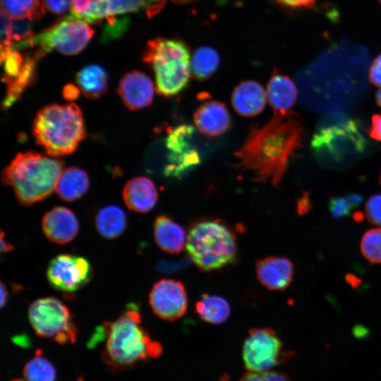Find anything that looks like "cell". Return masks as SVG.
I'll list each match as a JSON object with an SVG mask.
<instances>
[{
  "label": "cell",
  "mask_w": 381,
  "mask_h": 381,
  "mask_svg": "<svg viewBox=\"0 0 381 381\" xmlns=\"http://www.w3.org/2000/svg\"><path fill=\"white\" fill-rule=\"evenodd\" d=\"M153 234L157 246L168 253H181L186 243L184 228L166 215H159L155 219Z\"/></svg>",
  "instance_id": "cell-21"
},
{
  "label": "cell",
  "mask_w": 381,
  "mask_h": 381,
  "mask_svg": "<svg viewBox=\"0 0 381 381\" xmlns=\"http://www.w3.org/2000/svg\"><path fill=\"white\" fill-rule=\"evenodd\" d=\"M44 56L37 49L26 54L20 73L16 78L6 83V97L4 102L5 107L11 106L20 97L23 91L33 83L37 63Z\"/></svg>",
  "instance_id": "cell-25"
},
{
  "label": "cell",
  "mask_w": 381,
  "mask_h": 381,
  "mask_svg": "<svg viewBox=\"0 0 381 381\" xmlns=\"http://www.w3.org/2000/svg\"><path fill=\"white\" fill-rule=\"evenodd\" d=\"M171 1L177 4H188L190 3H193L196 1L197 0H171Z\"/></svg>",
  "instance_id": "cell-47"
},
{
  "label": "cell",
  "mask_w": 381,
  "mask_h": 381,
  "mask_svg": "<svg viewBox=\"0 0 381 381\" xmlns=\"http://www.w3.org/2000/svg\"><path fill=\"white\" fill-rule=\"evenodd\" d=\"M193 120L199 131L210 137L222 135L231 126L227 108L218 101H208L202 104L195 111Z\"/></svg>",
  "instance_id": "cell-17"
},
{
  "label": "cell",
  "mask_w": 381,
  "mask_h": 381,
  "mask_svg": "<svg viewBox=\"0 0 381 381\" xmlns=\"http://www.w3.org/2000/svg\"><path fill=\"white\" fill-rule=\"evenodd\" d=\"M127 225L125 212L119 206L107 205L100 209L95 217L98 233L107 239H114L124 232Z\"/></svg>",
  "instance_id": "cell-26"
},
{
  "label": "cell",
  "mask_w": 381,
  "mask_h": 381,
  "mask_svg": "<svg viewBox=\"0 0 381 381\" xmlns=\"http://www.w3.org/2000/svg\"><path fill=\"white\" fill-rule=\"evenodd\" d=\"M267 93L256 81L246 80L239 83L234 90L231 103L235 111L243 116L259 114L265 108Z\"/></svg>",
  "instance_id": "cell-19"
},
{
  "label": "cell",
  "mask_w": 381,
  "mask_h": 381,
  "mask_svg": "<svg viewBox=\"0 0 381 381\" xmlns=\"http://www.w3.org/2000/svg\"><path fill=\"white\" fill-rule=\"evenodd\" d=\"M267 98L274 113L291 111L298 97L295 83L287 75L275 73L267 86Z\"/></svg>",
  "instance_id": "cell-22"
},
{
  "label": "cell",
  "mask_w": 381,
  "mask_h": 381,
  "mask_svg": "<svg viewBox=\"0 0 381 381\" xmlns=\"http://www.w3.org/2000/svg\"><path fill=\"white\" fill-rule=\"evenodd\" d=\"M369 78L372 84L381 87V53L375 58L372 63Z\"/></svg>",
  "instance_id": "cell-38"
},
{
  "label": "cell",
  "mask_w": 381,
  "mask_h": 381,
  "mask_svg": "<svg viewBox=\"0 0 381 381\" xmlns=\"http://www.w3.org/2000/svg\"><path fill=\"white\" fill-rule=\"evenodd\" d=\"M375 102L378 107H381V88L375 94Z\"/></svg>",
  "instance_id": "cell-46"
},
{
  "label": "cell",
  "mask_w": 381,
  "mask_h": 381,
  "mask_svg": "<svg viewBox=\"0 0 381 381\" xmlns=\"http://www.w3.org/2000/svg\"><path fill=\"white\" fill-rule=\"evenodd\" d=\"M23 376L25 381H54L56 370L49 360L39 355L25 365Z\"/></svg>",
  "instance_id": "cell-31"
},
{
  "label": "cell",
  "mask_w": 381,
  "mask_h": 381,
  "mask_svg": "<svg viewBox=\"0 0 381 381\" xmlns=\"http://www.w3.org/2000/svg\"><path fill=\"white\" fill-rule=\"evenodd\" d=\"M346 197L354 208L358 207L363 202V196L358 193H351Z\"/></svg>",
  "instance_id": "cell-43"
},
{
  "label": "cell",
  "mask_w": 381,
  "mask_h": 381,
  "mask_svg": "<svg viewBox=\"0 0 381 381\" xmlns=\"http://www.w3.org/2000/svg\"><path fill=\"white\" fill-rule=\"evenodd\" d=\"M195 312L202 320L217 325L229 318L231 308L228 301L217 295L202 294L195 303Z\"/></svg>",
  "instance_id": "cell-28"
},
{
  "label": "cell",
  "mask_w": 381,
  "mask_h": 381,
  "mask_svg": "<svg viewBox=\"0 0 381 381\" xmlns=\"http://www.w3.org/2000/svg\"><path fill=\"white\" fill-rule=\"evenodd\" d=\"M257 278L261 284L272 291H284L292 282L294 268L285 257L269 256L255 263Z\"/></svg>",
  "instance_id": "cell-16"
},
{
  "label": "cell",
  "mask_w": 381,
  "mask_h": 381,
  "mask_svg": "<svg viewBox=\"0 0 381 381\" xmlns=\"http://www.w3.org/2000/svg\"><path fill=\"white\" fill-rule=\"evenodd\" d=\"M278 4L290 8H312L317 0H274Z\"/></svg>",
  "instance_id": "cell-39"
},
{
  "label": "cell",
  "mask_w": 381,
  "mask_h": 381,
  "mask_svg": "<svg viewBox=\"0 0 381 381\" xmlns=\"http://www.w3.org/2000/svg\"><path fill=\"white\" fill-rule=\"evenodd\" d=\"M143 59L152 68L160 95L174 96L188 85L191 73L190 53L182 40L165 37L149 40Z\"/></svg>",
  "instance_id": "cell-6"
},
{
  "label": "cell",
  "mask_w": 381,
  "mask_h": 381,
  "mask_svg": "<svg viewBox=\"0 0 381 381\" xmlns=\"http://www.w3.org/2000/svg\"><path fill=\"white\" fill-rule=\"evenodd\" d=\"M219 63V55L215 49L207 46L200 47L190 60L191 73L198 80L208 79L216 72Z\"/></svg>",
  "instance_id": "cell-29"
},
{
  "label": "cell",
  "mask_w": 381,
  "mask_h": 381,
  "mask_svg": "<svg viewBox=\"0 0 381 381\" xmlns=\"http://www.w3.org/2000/svg\"><path fill=\"white\" fill-rule=\"evenodd\" d=\"M304 135V127L292 111L274 113L264 124L250 129L244 142L234 152L238 166L253 180L277 186L301 146Z\"/></svg>",
  "instance_id": "cell-1"
},
{
  "label": "cell",
  "mask_w": 381,
  "mask_h": 381,
  "mask_svg": "<svg viewBox=\"0 0 381 381\" xmlns=\"http://www.w3.org/2000/svg\"><path fill=\"white\" fill-rule=\"evenodd\" d=\"M32 132L38 145L53 157L72 153L86 136L82 111L74 103L44 107L34 119Z\"/></svg>",
  "instance_id": "cell-4"
},
{
  "label": "cell",
  "mask_w": 381,
  "mask_h": 381,
  "mask_svg": "<svg viewBox=\"0 0 381 381\" xmlns=\"http://www.w3.org/2000/svg\"><path fill=\"white\" fill-rule=\"evenodd\" d=\"M89 185L87 174L80 168L71 167L62 170L55 190L63 200L73 202L87 192Z\"/></svg>",
  "instance_id": "cell-24"
},
{
  "label": "cell",
  "mask_w": 381,
  "mask_h": 381,
  "mask_svg": "<svg viewBox=\"0 0 381 381\" xmlns=\"http://www.w3.org/2000/svg\"><path fill=\"white\" fill-rule=\"evenodd\" d=\"M149 302L156 315L167 321L176 320L187 310L186 288L180 281L160 279L153 285L149 294Z\"/></svg>",
  "instance_id": "cell-13"
},
{
  "label": "cell",
  "mask_w": 381,
  "mask_h": 381,
  "mask_svg": "<svg viewBox=\"0 0 381 381\" xmlns=\"http://www.w3.org/2000/svg\"><path fill=\"white\" fill-rule=\"evenodd\" d=\"M328 209L334 218L340 219L351 214V212L354 207L347 197L334 196L329 200Z\"/></svg>",
  "instance_id": "cell-34"
},
{
  "label": "cell",
  "mask_w": 381,
  "mask_h": 381,
  "mask_svg": "<svg viewBox=\"0 0 381 381\" xmlns=\"http://www.w3.org/2000/svg\"><path fill=\"white\" fill-rule=\"evenodd\" d=\"M1 13L14 19H39L44 13L40 0H1Z\"/></svg>",
  "instance_id": "cell-30"
},
{
  "label": "cell",
  "mask_w": 381,
  "mask_h": 381,
  "mask_svg": "<svg viewBox=\"0 0 381 381\" xmlns=\"http://www.w3.org/2000/svg\"><path fill=\"white\" fill-rule=\"evenodd\" d=\"M165 0H102V18L111 24L118 15L144 11L147 17H153L164 8Z\"/></svg>",
  "instance_id": "cell-23"
},
{
  "label": "cell",
  "mask_w": 381,
  "mask_h": 381,
  "mask_svg": "<svg viewBox=\"0 0 381 381\" xmlns=\"http://www.w3.org/2000/svg\"><path fill=\"white\" fill-rule=\"evenodd\" d=\"M117 91L126 107L138 110L152 104L155 85L145 73L133 71L121 79Z\"/></svg>",
  "instance_id": "cell-14"
},
{
  "label": "cell",
  "mask_w": 381,
  "mask_h": 381,
  "mask_svg": "<svg viewBox=\"0 0 381 381\" xmlns=\"http://www.w3.org/2000/svg\"><path fill=\"white\" fill-rule=\"evenodd\" d=\"M102 0H72L71 15L87 23L102 20Z\"/></svg>",
  "instance_id": "cell-33"
},
{
  "label": "cell",
  "mask_w": 381,
  "mask_h": 381,
  "mask_svg": "<svg viewBox=\"0 0 381 381\" xmlns=\"http://www.w3.org/2000/svg\"><path fill=\"white\" fill-rule=\"evenodd\" d=\"M238 381H291V380L286 374L271 370L261 372L247 371Z\"/></svg>",
  "instance_id": "cell-35"
},
{
  "label": "cell",
  "mask_w": 381,
  "mask_h": 381,
  "mask_svg": "<svg viewBox=\"0 0 381 381\" xmlns=\"http://www.w3.org/2000/svg\"><path fill=\"white\" fill-rule=\"evenodd\" d=\"M379 183L381 186V170H380V175H379Z\"/></svg>",
  "instance_id": "cell-48"
},
{
  "label": "cell",
  "mask_w": 381,
  "mask_h": 381,
  "mask_svg": "<svg viewBox=\"0 0 381 381\" xmlns=\"http://www.w3.org/2000/svg\"><path fill=\"white\" fill-rule=\"evenodd\" d=\"M42 229L45 236L52 243L66 244L77 236L79 223L71 210L64 206H56L43 216Z\"/></svg>",
  "instance_id": "cell-15"
},
{
  "label": "cell",
  "mask_w": 381,
  "mask_h": 381,
  "mask_svg": "<svg viewBox=\"0 0 381 381\" xmlns=\"http://www.w3.org/2000/svg\"><path fill=\"white\" fill-rule=\"evenodd\" d=\"M193 133L191 126L180 125L168 134L165 141L168 152L165 175L181 176L200 164V154L191 141Z\"/></svg>",
  "instance_id": "cell-12"
},
{
  "label": "cell",
  "mask_w": 381,
  "mask_h": 381,
  "mask_svg": "<svg viewBox=\"0 0 381 381\" xmlns=\"http://www.w3.org/2000/svg\"><path fill=\"white\" fill-rule=\"evenodd\" d=\"M303 198L299 200L298 203V212L299 214H304L310 209V200L308 196H303Z\"/></svg>",
  "instance_id": "cell-42"
},
{
  "label": "cell",
  "mask_w": 381,
  "mask_h": 381,
  "mask_svg": "<svg viewBox=\"0 0 381 381\" xmlns=\"http://www.w3.org/2000/svg\"><path fill=\"white\" fill-rule=\"evenodd\" d=\"M379 4L381 5V0H377Z\"/></svg>",
  "instance_id": "cell-50"
},
{
  "label": "cell",
  "mask_w": 381,
  "mask_h": 381,
  "mask_svg": "<svg viewBox=\"0 0 381 381\" xmlns=\"http://www.w3.org/2000/svg\"><path fill=\"white\" fill-rule=\"evenodd\" d=\"M311 147L318 155L341 162L349 156L364 152L367 140L357 120L341 119L321 125L313 135Z\"/></svg>",
  "instance_id": "cell-7"
},
{
  "label": "cell",
  "mask_w": 381,
  "mask_h": 381,
  "mask_svg": "<svg viewBox=\"0 0 381 381\" xmlns=\"http://www.w3.org/2000/svg\"><path fill=\"white\" fill-rule=\"evenodd\" d=\"M122 194L127 207L138 213L148 212L158 200L155 185L145 176H136L129 180L125 184Z\"/></svg>",
  "instance_id": "cell-18"
},
{
  "label": "cell",
  "mask_w": 381,
  "mask_h": 381,
  "mask_svg": "<svg viewBox=\"0 0 381 381\" xmlns=\"http://www.w3.org/2000/svg\"><path fill=\"white\" fill-rule=\"evenodd\" d=\"M46 275L53 289L65 294H73L90 282L92 269L84 257L63 253L51 260Z\"/></svg>",
  "instance_id": "cell-11"
},
{
  "label": "cell",
  "mask_w": 381,
  "mask_h": 381,
  "mask_svg": "<svg viewBox=\"0 0 381 381\" xmlns=\"http://www.w3.org/2000/svg\"><path fill=\"white\" fill-rule=\"evenodd\" d=\"M28 19H14L1 13V49L20 51L34 47L35 35Z\"/></svg>",
  "instance_id": "cell-20"
},
{
  "label": "cell",
  "mask_w": 381,
  "mask_h": 381,
  "mask_svg": "<svg viewBox=\"0 0 381 381\" xmlns=\"http://www.w3.org/2000/svg\"><path fill=\"white\" fill-rule=\"evenodd\" d=\"M72 0H42L44 8L48 11L56 14H65L71 9Z\"/></svg>",
  "instance_id": "cell-37"
},
{
  "label": "cell",
  "mask_w": 381,
  "mask_h": 381,
  "mask_svg": "<svg viewBox=\"0 0 381 381\" xmlns=\"http://www.w3.org/2000/svg\"><path fill=\"white\" fill-rule=\"evenodd\" d=\"M28 318L36 334L59 344L75 342L76 327L68 308L59 299L45 297L34 301Z\"/></svg>",
  "instance_id": "cell-8"
},
{
  "label": "cell",
  "mask_w": 381,
  "mask_h": 381,
  "mask_svg": "<svg viewBox=\"0 0 381 381\" xmlns=\"http://www.w3.org/2000/svg\"><path fill=\"white\" fill-rule=\"evenodd\" d=\"M94 34L88 23L69 15L35 37L34 47L44 55L55 50L75 55L88 44Z\"/></svg>",
  "instance_id": "cell-9"
},
{
  "label": "cell",
  "mask_w": 381,
  "mask_h": 381,
  "mask_svg": "<svg viewBox=\"0 0 381 381\" xmlns=\"http://www.w3.org/2000/svg\"><path fill=\"white\" fill-rule=\"evenodd\" d=\"M291 356L284 351L277 332L270 327L250 329L243 342L242 358L248 371L271 370Z\"/></svg>",
  "instance_id": "cell-10"
},
{
  "label": "cell",
  "mask_w": 381,
  "mask_h": 381,
  "mask_svg": "<svg viewBox=\"0 0 381 381\" xmlns=\"http://www.w3.org/2000/svg\"><path fill=\"white\" fill-rule=\"evenodd\" d=\"M368 220L377 226H381V194L371 195L365 206Z\"/></svg>",
  "instance_id": "cell-36"
},
{
  "label": "cell",
  "mask_w": 381,
  "mask_h": 381,
  "mask_svg": "<svg viewBox=\"0 0 381 381\" xmlns=\"http://www.w3.org/2000/svg\"><path fill=\"white\" fill-rule=\"evenodd\" d=\"M226 380H227V379H226V377H223L220 381H226Z\"/></svg>",
  "instance_id": "cell-49"
},
{
  "label": "cell",
  "mask_w": 381,
  "mask_h": 381,
  "mask_svg": "<svg viewBox=\"0 0 381 381\" xmlns=\"http://www.w3.org/2000/svg\"><path fill=\"white\" fill-rule=\"evenodd\" d=\"M369 136L375 140L381 142V115L374 114L368 130Z\"/></svg>",
  "instance_id": "cell-40"
},
{
  "label": "cell",
  "mask_w": 381,
  "mask_h": 381,
  "mask_svg": "<svg viewBox=\"0 0 381 381\" xmlns=\"http://www.w3.org/2000/svg\"><path fill=\"white\" fill-rule=\"evenodd\" d=\"M13 249L12 244L4 238V233L1 232V252L2 253H7Z\"/></svg>",
  "instance_id": "cell-44"
},
{
  "label": "cell",
  "mask_w": 381,
  "mask_h": 381,
  "mask_svg": "<svg viewBox=\"0 0 381 381\" xmlns=\"http://www.w3.org/2000/svg\"><path fill=\"white\" fill-rule=\"evenodd\" d=\"M186 248L195 265L205 272L230 265L238 255L234 231L226 223L214 219L198 220L190 226Z\"/></svg>",
  "instance_id": "cell-5"
},
{
  "label": "cell",
  "mask_w": 381,
  "mask_h": 381,
  "mask_svg": "<svg viewBox=\"0 0 381 381\" xmlns=\"http://www.w3.org/2000/svg\"><path fill=\"white\" fill-rule=\"evenodd\" d=\"M80 92V90L78 86L73 84H68L64 87L62 94L66 100L71 102L78 97Z\"/></svg>",
  "instance_id": "cell-41"
},
{
  "label": "cell",
  "mask_w": 381,
  "mask_h": 381,
  "mask_svg": "<svg viewBox=\"0 0 381 381\" xmlns=\"http://www.w3.org/2000/svg\"><path fill=\"white\" fill-rule=\"evenodd\" d=\"M77 86L90 99L102 96L108 87L106 71L100 66L91 64L83 68L76 75Z\"/></svg>",
  "instance_id": "cell-27"
},
{
  "label": "cell",
  "mask_w": 381,
  "mask_h": 381,
  "mask_svg": "<svg viewBox=\"0 0 381 381\" xmlns=\"http://www.w3.org/2000/svg\"><path fill=\"white\" fill-rule=\"evenodd\" d=\"M52 157L34 152H19L5 168L2 181L13 188L20 203H36L55 190L64 163Z\"/></svg>",
  "instance_id": "cell-3"
},
{
  "label": "cell",
  "mask_w": 381,
  "mask_h": 381,
  "mask_svg": "<svg viewBox=\"0 0 381 381\" xmlns=\"http://www.w3.org/2000/svg\"><path fill=\"white\" fill-rule=\"evenodd\" d=\"M92 341L105 340L102 359L109 366L119 370L129 368L147 358L161 355L162 347L152 340L142 325L138 307L131 303L117 319L97 328Z\"/></svg>",
  "instance_id": "cell-2"
},
{
  "label": "cell",
  "mask_w": 381,
  "mask_h": 381,
  "mask_svg": "<svg viewBox=\"0 0 381 381\" xmlns=\"http://www.w3.org/2000/svg\"><path fill=\"white\" fill-rule=\"evenodd\" d=\"M360 248L363 257L371 263H381V227L370 229L362 236Z\"/></svg>",
  "instance_id": "cell-32"
},
{
  "label": "cell",
  "mask_w": 381,
  "mask_h": 381,
  "mask_svg": "<svg viewBox=\"0 0 381 381\" xmlns=\"http://www.w3.org/2000/svg\"><path fill=\"white\" fill-rule=\"evenodd\" d=\"M8 299V291L4 283L1 282V307H4Z\"/></svg>",
  "instance_id": "cell-45"
}]
</instances>
